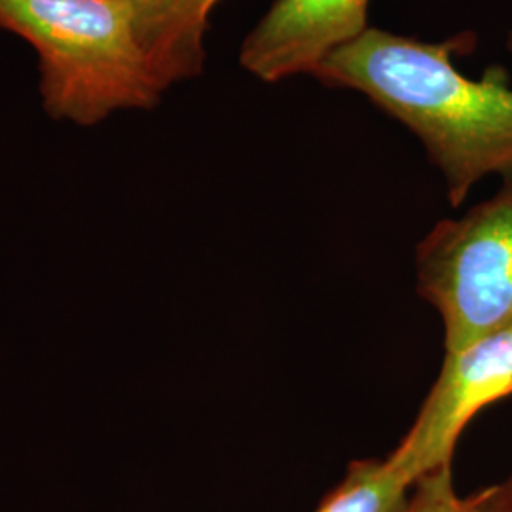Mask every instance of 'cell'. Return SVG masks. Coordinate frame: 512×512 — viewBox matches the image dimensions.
Wrapping results in <instances>:
<instances>
[{"mask_svg": "<svg viewBox=\"0 0 512 512\" xmlns=\"http://www.w3.org/2000/svg\"><path fill=\"white\" fill-rule=\"evenodd\" d=\"M414 480L391 459H355L315 512H404Z\"/></svg>", "mask_w": 512, "mask_h": 512, "instance_id": "52a82bcc", "label": "cell"}, {"mask_svg": "<svg viewBox=\"0 0 512 512\" xmlns=\"http://www.w3.org/2000/svg\"><path fill=\"white\" fill-rule=\"evenodd\" d=\"M370 0H274L245 37L239 63L262 82L311 74L334 50L361 37Z\"/></svg>", "mask_w": 512, "mask_h": 512, "instance_id": "5b68a950", "label": "cell"}, {"mask_svg": "<svg viewBox=\"0 0 512 512\" xmlns=\"http://www.w3.org/2000/svg\"><path fill=\"white\" fill-rule=\"evenodd\" d=\"M0 29L37 50L42 107L55 120L93 126L160 103L133 0H0Z\"/></svg>", "mask_w": 512, "mask_h": 512, "instance_id": "7a4b0ae2", "label": "cell"}, {"mask_svg": "<svg viewBox=\"0 0 512 512\" xmlns=\"http://www.w3.org/2000/svg\"><path fill=\"white\" fill-rule=\"evenodd\" d=\"M418 293L437 310L444 353L512 325V181L416 249Z\"/></svg>", "mask_w": 512, "mask_h": 512, "instance_id": "3957f363", "label": "cell"}, {"mask_svg": "<svg viewBox=\"0 0 512 512\" xmlns=\"http://www.w3.org/2000/svg\"><path fill=\"white\" fill-rule=\"evenodd\" d=\"M220 0H133L135 35L162 90L200 76L205 33Z\"/></svg>", "mask_w": 512, "mask_h": 512, "instance_id": "8992f818", "label": "cell"}, {"mask_svg": "<svg viewBox=\"0 0 512 512\" xmlns=\"http://www.w3.org/2000/svg\"><path fill=\"white\" fill-rule=\"evenodd\" d=\"M404 512H469L467 497H461L456 490L452 465L421 476Z\"/></svg>", "mask_w": 512, "mask_h": 512, "instance_id": "ba28073f", "label": "cell"}, {"mask_svg": "<svg viewBox=\"0 0 512 512\" xmlns=\"http://www.w3.org/2000/svg\"><path fill=\"white\" fill-rule=\"evenodd\" d=\"M475 46L471 31L421 42L368 27L313 76L363 93L410 129L444 177L448 202L459 207L486 177L512 181L511 74L503 65L488 67L480 80L461 73L454 55Z\"/></svg>", "mask_w": 512, "mask_h": 512, "instance_id": "6da1fadb", "label": "cell"}, {"mask_svg": "<svg viewBox=\"0 0 512 512\" xmlns=\"http://www.w3.org/2000/svg\"><path fill=\"white\" fill-rule=\"evenodd\" d=\"M469 512H512V473L467 495Z\"/></svg>", "mask_w": 512, "mask_h": 512, "instance_id": "9c48e42d", "label": "cell"}, {"mask_svg": "<svg viewBox=\"0 0 512 512\" xmlns=\"http://www.w3.org/2000/svg\"><path fill=\"white\" fill-rule=\"evenodd\" d=\"M512 397V325L454 353H444L439 376L397 448L387 454L418 482L452 465L459 439L476 416Z\"/></svg>", "mask_w": 512, "mask_h": 512, "instance_id": "277c9868", "label": "cell"}]
</instances>
